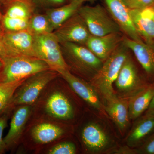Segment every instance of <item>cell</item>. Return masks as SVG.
<instances>
[{"label":"cell","mask_w":154,"mask_h":154,"mask_svg":"<svg viewBox=\"0 0 154 154\" xmlns=\"http://www.w3.org/2000/svg\"><path fill=\"white\" fill-rule=\"evenodd\" d=\"M2 5H1V3H0V16H1V13H2V12H1V8H2Z\"/></svg>","instance_id":"d590c367"},{"label":"cell","mask_w":154,"mask_h":154,"mask_svg":"<svg viewBox=\"0 0 154 154\" xmlns=\"http://www.w3.org/2000/svg\"><path fill=\"white\" fill-rule=\"evenodd\" d=\"M0 83L11 82L27 79L38 72L51 69L43 61L34 57L17 56L1 60Z\"/></svg>","instance_id":"5b68a950"},{"label":"cell","mask_w":154,"mask_h":154,"mask_svg":"<svg viewBox=\"0 0 154 154\" xmlns=\"http://www.w3.org/2000/svg\"><path fill=\"white\" fill-rule=\"evenodd\" d=\"M53 33L60 43L73 42L84 45L91 35L85 23L78 12Z\"/></svg>","instance_id":"7c38bea8"},{"label":"cell","mask_w":154,"mask_h":154,"mask_svg":"<svg viewBox=\"0 0 154 154\" xmlns=\"http://www.w3.org/2000/svg\"><path fill=\"white\" fill-rule=\"evenodd\" d=\"M128 48L122 43L103 62L101 68L89 82L98 94L103 98L114 94L113 84L117 79L120 69L128 57Z\"/></svg>","instance_id":"277c9868"},{"label":"cell","mask_w":154,"mask_h":154,"mask_svg":"<svg viewBox=\"0 0 154 154\" xmlns=\"http://www.w3.org/2000/svg\"><path fill=\"white\" fill-rule=\"evenodd\" d=\"M72 132V125L31 116L17 152L39 154L45 148L70 136Z\"/></svg>","instance_id":"7a4b0ae2"},{"label":"cell","mask_w":154,"mask_h":154,"mask_svg":"<svg viewBox=\"0 0 154 154\" xmlns=\"http://www.w3.org/2000/svg\"><path fill=\"white\" fill-rule=\"evenodd\" d=\"M28 30L34 35L53 33L54 31L46 14L35 13L29 20Z\"/></svg>","instance_id":"d4e9b609"},{"label":"cell","mask_w":154,"mask_h":154,"mask_svg":"<svg viewBox=\"0 0 154 154\" xmlns=\"http://www.w3.org/2000/svg\"><path fill=\"white\" fill-rule=\"evenodd\" d=\"M4 33H5V31H4L2 26L0 23V59H1L2 53L3 40Z\"/></svg>","instance_id":"4dcf8cb0"},{"label":"cell","mask_w":154,"mask_h":154,"mask_svg":"<svg viewBox=\"0 0 154 154\" xmlns=\"http://www.w3.org/2000/svg\"><path fill=\"white\" fill-rule=\"evenodd\" d=\"M137 149L139 154H154V132Z\"/></svg>","instance_id":"f1b7e54d"},{"label":"cell","mask_w":154,"mask_h":154,"mask_svg":"<svg viewBox=\"0 0 154 154\" xmlns=\"http://www.w3.org/2000/svg\"><path fill=\"white\" fill-rule=\"evenodd\" d=\"M34 35L28 30L5 32L1 59L17 56L34 57Z\"/></svg>","instance_id":"30bf717a"},{"label":"cell","mask_w":154,"mask_h":154,"mask_svg":"<svg viewBox=\"0 0 154 154\" xmlns=\"http://www.w3.org/2000/svg\"><path fill=\"white\" fill-rule=\"evenodd\" d=\"M77 95L60 75L50 82L33 105L31 116L72 125L78 115Z\"/></svg>","instance_id":"6da1fadb"},{"label":"cell","mask_w":154,"mask_h":154,"mask_svg":"<svg viewBox=\"0 0 154 154\" xmlns=\"http://www.w3.org/2000/svg\"><path fill=\"white\" fill-rule=\"evenodd\" d=\"M1 16L11 19L30 20L35 14L36 5L32 0H10L4 5ZM2 12V11H1Z\"/></svg>","instance_id":"7402d4cb"},{"label":"cell","mask_w":154,"mask_h":154,"mask_svg":"<svg viewBox=\"0 0 154 154\" xmlns=\"http://www.w3.org/2000/svg\"><path fill=\"white\" fill-rule=\"evenodd\" d=\"M60 75L57 72L49 69L28 77L16 90L9 107V112H12L17 106L33 105L48 84Z\"/></svg>","instance_id":"8992f818"},{"label":"cell","mask_w":154,"mask_h":154,"mask_svg":"<svg viewBox=\"0 0 154 154\" xmlns=\"http://www.w3.org/2000/svg\"><path fill=\"white\" fill-rule=\"evenodd\" d=\"M33 51L35 57L46 63L51 70H69L60 43L53 32L34 35Z\"/></svg>","instance_id":"52a82bcc"},{"label":"cell","mask_w":154,"mask_h":154,"mask_svg":"<svg viewBox=\"0 0 154 154\" xmlns=\"http://www.w3.org/2000/svg\"><path fill=\"white\" fill-rule=\"evenodd\" d=\"M2 61L0 60V70L2 69Z\"/></svg>","instance_id":"e575fe53"},{"label":"cell","mask_w":154,"mask_h":154,"mask_svg":"<svg viewBox=\"0 0 154 154\" xmlns=\"http://www.w3.org/2000/svg\"><path fill=\"white\" fill-rule=\"evenodd\" d=\"M130 9L142 10L154 6V0H124Z\"/></svg>","instance_id":"4316f807"},{"label":"cell","mask_w":154,"mask_h":154,"mask_svg":"<svg viewBox=\"0 0 154 154\" xmlns=\"http://www.w3.org/2000/svg\"><path fill=\"white\" fill-rule=\"evenodd\" d=\"M82 4L81 2L72 1L66 5L46 9L45 14L54 31L76 13Z\"/></svg>","instance_id":"603a6c76"},{"label":"cell","mask_w":154,"mask_h":154,"mask_svg":"<svg viewBox=\"0 0 154 154\" xmlns=\"http://www.w3.org/2000/svg\"><path fill=\"white\" fill-rule=\"evenodd\" d=\"M36 8H55L63 5L65 0H32Z\"/></svg>","instance_id":"f546056e"},{"label":"cell","mask_w":154,"mask_h":154,"mask_svg":"<svg viewBox=\"0 0 154 154\" xmlns=\"http://www.w3.org/2000/svg\"><path fill=\"white\" fill-rule=\"evenodd\" d=\"M57 72L82 101L96 110L105 113L104 105L100 101L98 93L91 83L73 74L69 70L60 69Z\"/></svg>","instance_id":"4fadbf2b"},{"label":"cell","mask_w":154,"mask_h":154,"mask_svg":"<svg viewBox=\"0 0 154 154\" xmlns=\"http://www.w3.org/2000/svg\"><path fill=\"white\" fill-rule=\"evenodd\" d=\"M65 61L72 73L90 82L103 62L85 45L73 42L60 43Z\"/></svg>","instance_id":"3957f363"},{"label":"cell","mask_w":154,"mask_h":154,"mask_svg":"<svg viewBox=\"0 0 154 154\" xmlns=\"http://www.w3.org/2000/svg\"><path fill=\"white\" fill-rule=\"evenodd\" d=\"M95 1V0H69L70 2H72V1H77V2H81L82 3H84V2H90V1Z\"/></svg>","instance_id":"d6a6232c"},{"label":"cell","mask_w":154,"mask_h":154,"mask_svg":"<svg viewBox=\"0 0 154 154\" xmlns=\"http://www.w3.org/2000/svg\"><path fill=\"white\" fill-rule=\"evenodd\" d=\"M110 16L119 26L122 33L133 40L144 42L133 23L130 9L124 0H105Z\"/></svg>","instance_id":"9a60e30c"},{"label":"cell","mask_w":154,"mask_h":154,"mask_svg":"<svg viewBox=\"0 0 154 154\" xmlns=\"http://www.w3.org/2000/svg\"><path fill=\"white\" fill-rule=\"evenodd\" d=\"M122 43L134 54L150 82L154 83V43L135 41L124 35Z\"/></svg>","instance_id":"2e32d148"},{"label":"cell","mask_w":154,"mask_h":154,"mask_svg":"<svg viewBox=\"0 0 154 154\" xmlns=\"http://www.w3.org/2000/svg\"><path fill=\"white\" fill-rule=\"evenodd\" d=\"M105 112L113 119L120 130L126 129L129 124L128 101L119 98L115 94L104 98Z\"/></svg>","instance_id":"d6986e66"},{"label":"cell","mask_w":154,"mask_h":154,"mask_svg":"<svg viewBox=\"0 0 154 154\" xmlns=\"http://www.w3.org/2000/svg\"><path fill=\"white\" fill-rule=\"evenodd\" d=\"M124 34L122 32L102 36L91 35L85 45L104 62L122 42Z\"/></svg>","instance_id":"e0dca14e"},{"label":"cell","mask_w":154,"mask_h":154,"mask_svg":"<svg viewBox=\"0 0 154 154\" xmlns=\"http://www.w3.org/2000/svg\"><path fill=\"white\" fill-rule=\"evenodd\" d=\"M11 113H6L0 115V154H5L7 149L3 138V131L8 125V119Z\"/></svg>","instance_id":"83f0119b"},{"label":"cell","mask_w":154,"mask_h":154,"mask_svg":"<svg viewBox=\"0 0 154 154\" xmlns=\"http://www.w3.org/2000/svg\"><path fill=\"white\" fill-rule=\"evenodd\" d=\"M137 119L127 141L130 146L138 147L154 132V114L145 113Z\"/></svg>","instance_id":"ffe728a7"},{"label":"cell","mask_w":154,"mask_h":154,"mask_svg":"<svg viewBox=\"0 0 154 154\" xmlns=\"http://www.w3.org/2000/svg\"><path fill=\"white\" fill-rule=\"evenodd\" d=\"M69 136L45 148L39 154H76L78 149L76 144L69 140Z\"/></svg>","instance_id":"484cf974"},{"label":"cell","mask_w":154,"mask_h":154,"mask_svg":"<svg viewBox=\"0 0 154 154\" xmlns=\"http://www.w3.org/2000/svg\"><path fill=\"white\" fill-rule=\"evenodd\" d=\"M136 30L144 42L154 43V6L142 10L130 9Z\"/></svg>","instance_id":"ac0fdd59"},{"label":"cell","mask_w":154,"mask_h":154,"mask_svg":"<svg viewBox=\"0 0 154 154\" xmlns=\"http://www.w3.org/2000/svg\"><path fill=\"white\" fill-rule=\"evenodd\" d=\"M33 111V105H20L13 109L10 129L4 138L7 151L17 149Z\"/></svg>","instance_id":"8fae6325"},{"label":"cell","mask_w":154,"mask_h":154,"mask_svg":"<svg viewBox=\"0 0 154 154\" xmlns=\"http://www.w3.org/2000/svg\"><path fill=\"white\" fill-rule=\"evenodd\" d=\"M26 79L11 82L0 83V115L11 113L9 112V109L14 94L18 87Z\"/></svg>","instance_id":"cb8c5ba5"},{"label":"cell","mask_w":154,"mask_h":154,"mask_svg":"<svg viewBox=\"0 0 154 154\" xmlns=\"http://www.w3.org/2000/svg\"><path fill=\"white\" fill-rule=\"evenodd\" d=\"M154 97V83L130 97L128 113L130 119H136L147 110Z\"/></svg>","instance_id":"44dd1931"},{"label":"cell","mask_w":154,"mask_h":154,"mask_svg":"<svg viewBox=\"0 0 154 154\" xmlns=\"http://www.w3.org/2000/svg\"><path fill=\"white\" fill-rule=\"evenodd\" d=\"M145 113H152L154 114V97L153 99L152 100L151 103L148 109L146 111Z\"/></svg>","instance_id":"1f68e13d"},{"label":"cell","mask_w":154,"mask_h":154,"mask_svg":"<svg viewBox=\"0 0 154 154\" xmlns=\"http://www.w3.org/2000/svg\"><path fill=\"white\" fill-rule=\"evenodd\" d=\"M10 1V0H0V3H1V5H3L6 4V3Z\"/></svg>","instance_id":"836d02e7"},{"label":"cell","mask_w":154,"mask_h":154,"mask_svg":"<svg viewBox=\"0 0 154 154\" xmlns=\"http://www.w3.org/2000/svg\"><path fill=\"white\" fill-rule=\"evenodd\" d=\"M91 35L102 36L122 32L119 26L102 6H81L78 11Z\"/></svg>","instance_id":"ba28073f"},{"label":"cell","mask_w":154,"mask_h":154,"mask_svg":"<svg viewBox=\"0 0 154 154\" xmlns=\"http://www.w3.org/2000/svg\"><path fill=\"white\" fill-rule=\"evenodd\" d=\"M150 83L139 73L137 68L129 56L122 64L115 82L119 93L122 96L130 97Z\"/></svg>","instance_id":"9c48e42d"},{"label":"cell","mask_w":154,"mask_h":154,"mask_svg":"<svg viewBox=\"0 0 154 154\" xmlns=\"http://www.w3.org/2000/svg\"><path fill=\"white\" fill-rule=\"evenodd\" d=\"M77 134L83 151L86 152L101 151L109 143V138L106 133L94 122L82 125L78 130Z\"/></svg>","instance_id":"5bb4252c"}]
</instances>
